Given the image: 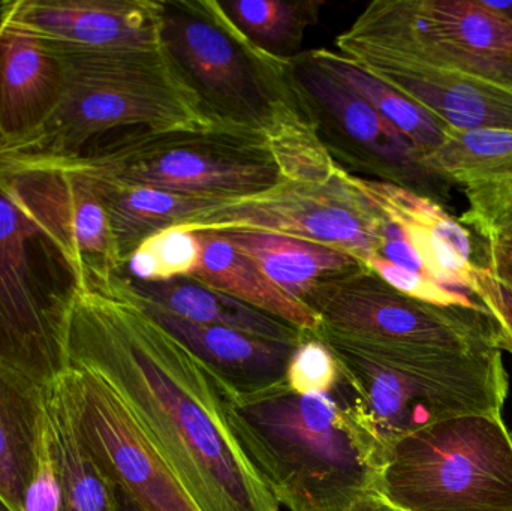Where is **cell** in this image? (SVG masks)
Segmentation results:
<instances>
[{
	"mask_svg": "<svg viewBox=\"0 0 512 511\" xmlns=\"http://www.w3.org/2000/svg\"><path fill=\"white\" fill-rule=\"evenodd\" d=\"M351 26L512 84V20L484 0H376Z\"/></svg>",
	"mask_w": 512,
	"mask_h": 511,
	"instance_id": "obj_13",
	"label": "cell"
},
{
	"mask_svg": "<svg viewBox=\"0 0 512 511\" xmlns=\"http://www.w3.org/2000/svg\"><path fill=\"white\" fill-rule=\"evenodd\" d=\"M81 291L59 237L0 188V365L56 386L69 369L66 339Z\"/></svg>",
	"mask_w": 512,
	"mask_h": 511,
	"instance_id": "obj_5",
	"label": "cell"
},
{
	"mask_svg": "<svg viewBox=\"0 0 512 511\" xmlns=\"http://www.w3.org/2000/svg\"><path fill=\"white\" fill-rule=\"evenodd\" d=\"M50 389L0 365V500L12 511H24L44 461Z\"/></svg>",
	"mask_w": 512,
	"mask_h": 511,
	"instance_id": "obj_22",
	"label": "cell"
},
{
	"mask_svg": "<svg viewBox=\"0 0 512 511\" xmlns=\"http://www.w3.org/2000/svg\"><path fill=\"white\" fill-rule=\"evenodd\" d=\"M367 269L372 270L385 284L390 285L391 288L399 291V293L411 297V299L436 306L484 308L474 297L447 290V288L441 287L436 282L424 278L423 275H418V273L390 263V261L382 258L381 255L373 257L369 264H367Z\"/></svg>",
	"mask_w": 512,
	"mask_h": 511,
	"instance_id": "obj_32",
	"label": "cell"
},
{
	"mask_svg": "<svg viewBox=\"0 0 512 511\" xmlns=\"http://www.w3.org/2000/svg\"><path fill=\"white\" fill-rule=\"evenodd\" d=\"M487 246H489V248L496 249L499 254L504 255L505 258L512 261V221L504 228V231H502L499 236L490 240V242L487 243Z\"/></svg>",
	"mask_w": 512,
	"mask_h": 511,
	"instance_id": "obj_34",
	"label": "cell"
},
{
	"mask_svg": "<svg viewBox=\"0 0 512 511\" xmlns=\"http://www.w3.org/2000/svg\"><path fill=\"white\" fill-rule=\"evenodd\" d=\"M116 492L117 501H119L120 511H146L143 509V507L140 506V504L137 503V501L134 500V498L129 497V495L126 494L125 491H122V489L117 488V486Z\"/></svg>",
	"mask_w": 512,
	"mask_h": 511,
	"instance_id": "obj_35",
	"label": "cell"
},
{
	"mask_svg": "<svg viewBox=\"0 0 512 511\" xmlns=\"http://www.w3.org/2000/svg\"><path fill=\"white\" fill-rule=\"evenodd\" d=\"M119 276L141 302L192 323L230 327L271 341L295 345L309 335L191 278L143 284Z\"/></svg>",
	"mask_w": 512,
	"mask_h": 511,
	"instance_id": "obj_26",
	"label": "cell"
},
{
	"mask_svg": "<svg viewBox=\"0 0 512 511\" xmlns=\"http://www.w3.org/2000/svg\"><path fill=\"white\" fill-rule=\"evenodd\" d=\"M291 80L303 101L318 107L351 143L358 146L397 185L411 188L435 183L411 143L366 99L319 68L309 54L291 57Z\"/></svg>",
	"mask_w": 512,
	"mask_h": 511,
	"instance_id": "obj_17",
	"label": "cell"
},
{
	"mask_svg": "<svg viewBox=\"0 0 512 511\" xmlns=\"http://www.w3.org/2000/svg\"><path fill=\"white\" fill-rule=\"evenodd\" d=\"M222 396L234 435L279 506L343 511L378 491L388 450L343 372L330 393L298 395L282 383Z\"/></svg>",
	"mask_w": 512,
	"mask_h": 511,
	"instance_id": "obj_2",
	"label": "cell"
},
{
	"mask_svg": "<svg viewBox=\"0 0 512 511\" xmlns=\"http://www.w3.org/2000/svg\"><path fill=\"white\" fill-rule=\"evenodd\" d=\"M228 17L258 47L286 57L297 51L307 27L318 21L324 2L301 0H228L221 2Z\"/></svg>",
	"mask_w": 512,
	"mask_h": 511,
	"instance_id": "obj_28",
	"label": "cell"
},
{
	"mask_svg": "<svg viewBox=\"0 0 512 511\" xmlns=\"http://www.w3.org/2000/svg\"><path fill=\"white\" fill-rule=\"evenodd\" d=\"M68 366L98 375L131 411L200 511H280L234 435L221 387L119 275L75 300Z\"/></svg>",
	"mask_w": 512,
	"mask_h": 511,
	"instance_id": "obj_1",
	"label": "cell"
},
{
	"mask_svg": "<svg viewBox=\"0 0 512 511\" xmlns=\"http://www.w3.org/2000/svg\"><path fill=\"white\" fill-rule=\"evenodd\" d=\"M340 378L342 368L331 348L309 333L289 359L285 383L298 395H319L333 392Z\"/></svg>",
	"mask_w": 512,
	"mask_h": 511,
	"instance_id": "obj_30",
	"label": "cell"
},
{
	"mask_svg": "<svg viewBox=\"0 0 512 511\" xmlns=\"http://www.w3.org/2000/svg\"><path fill=\"white\" fill-rule=\"evenodd\" d=\"M65 93L56 45L0 23V143L18 152L53 119Z\"/></svg>",
	"mask_w": 512,
	"mask_h": 511,
	"instance_id": "obj_18",
	"label": "cell"
},
{
	"mask_svg": "<svg viewBox=\"0 0 512 511\" xmlns=\"http://www.w3.org/2000/svg\"><path fill=\"white\" fill-rule=\"evenodd\" d=\"M0 511H12L11 509H9L8 506H6L5 503H3L2 500H0Z\"/></svg>",
	"mask_w": 512,
	"mask_h": 511,
	"instance_id": "obj_37",
	"label": "cell"
},
{
	"mask_svg": "<svg viewBox=\"0 0 512 511\" xmlns=\"http://www.w3.org/2000/svg\"><path fill=\"white\" fill-rule=\"evenodd\" d=\"M351 182L382 218L402 228L433 282L475 299L472 237L465 225L447 213L438 201L415 189L354 174Z\"/></svg>",
	"mask_w": 512,
	"mask_h": 511,
	"instance_id": "obj_19",
	"label": "cell"
},
{
	"mask_svg": "<svg viewBox=\"0 0 512 511\" xmlns=\"http://www.w3.org/2000/svg\"><path fill=\"white\" fill-rule=\"evenodd\" d=\"M164 41L218 122L265 129L297 101L291 57L254 44L216 0L164 2Z\"/></svg>",
	"mask_w": 512,
	"mask_h": 511,
	"instance_id": "obj_8",
	"label": "cell"
},
{
	"mask_svg": "<svg viewBox=\"0 0 512 511\" xmlns=\"http://www.w3.org/2000/svg\"><path fill=\"white\" fill-rule=\"evenodd\" d=\"M81 173L87 177L107 212L120 269L147 237L153 236L164 228L189 221L203 210L210 209L222 200H227V198L180 194V192L165 191V189L137 185V183L101 179V177L89 176L84 171Z\"/></svg>",
	"mask_w": 512,
	"mask_h": 511,
	"instance_id": "obj_23",
	"label": "cell"
},
{
	"mask_svg": "<svg viewBox=\"0 0 512 511\" xmlns=\"http://www.w3.org/2000/svg\"><path fill=\"white\" fill-rule=\"evenodd\" d=\"M164 2L8 0L0 23L75 50H116L164 42Z\"/></svg>",
	"mask_w": 512,
	"mask_h": 511,
	"instance_id": "obj_15",
	"label": "cell"
},
{
	"mask_svg": "<svg viewBox=\"0 0 512 511\" xmlns=\"http://www.w3.org/2000/svg\"><path fill=\"white\" fill-rule=\"evenodd\" d=\"M66 158L89 176L203 197H246L283 179L264 134L225 122L200 131H122Z\"/></svg>",
	"mask_w": 512,
	"mask_h": 511,
	"instance_id": "obj_6",
	"label": "cell"
},
{
	"mask_svg": "<svg viewBox=\"0 0 512 511\" xmlns=\"http://www.w3.org/2000/svg\"><path fill=\"white\" fill-rule=\"evenodd\" d=\"M140 303L156 323L200 360L225 395L246 398L285 383L289 359L298 344L271 341L230 327L192 323Z\"/></svg>",
	"mask_w": 512,
	"mask_h": 511,
	"instance_id": "obj_20",
	"label": "cell"
},
{
	"mask_svg": "<svg viewBox=\"0 0 512 511\" xmlns=\"http://www.w3.org/2000/svg\"><path fill=\"white\" fill-rule=\"evenodd\" d=\"M343 511H403L388 501L381 492H367L363 497L358 498L354 504Z\"/></svg>",
	"mask_w": 512,
	"mask_h": 511,
	"instance_id": "obj_33",
	"label": "cell"
},
{
	"mask_svg": "<svg viewBox=\"0 0 512 511\" xmlns=\"http://www.w3.org/2000/svg\"><path fill=\"white\" fill-rule=\"evenodd\" d=\"M472 291L498 329L499 350L512 354V261L487 246V263L475 266Z\"/></svg>",
	"mask_w": 512,
	"mask_h": 511,
	"instance_id": "obj_29",
	"label": "cell"
},
{
	"mask_svg": "<svg viewBox=\"0 0 512 511\" xmlns=\"http://www.w3.org/2000/svg\"><path fill=\"white\" fill-rule=\"evenodd\" d=\"M319 339L339 360L388 455L397 441L436 423L502 416L510 389L502 351Z\"/></svg>",
	"mask_w": 512,
	"mask_h": 511,
	"instance_id": "obj_4",
	"label": "cell"
},
{
	"mask_svg": "<svg viewBox=\"0 0 512 511\" xmlns=\"http://www.w3.org/2000/svg\"><path fill=\"white\" fill-rule=\"evenodd\" d=\"M216 233L251 258L280 290L306 305L322 285L366 267L345 252L282 234L261 231Z\"/></svg>",
	"mask_w": 512,
	"mask_h": 511,
	"instance_id": "obj_25",
	"label": "cell"
},
{
	"mask_svg": "<svg viewBox=\"0 0 512 511\" xmlns=\"http://www.w3.org/2000/svg\"><path fill=\"white\" fill-rule=\"evenodd\" d=\"M378 492L403 511H512V435L502 416L421 429L391 447Z\"/></svg>",
	"mask_w": 512,
	"mask_h": 511,
	"instance_id": "obj_7",
	"label": "cell"
},
{
	"mask_svg": "<svg viewBox=\"0 0 512 511\" xmlns=\"http://www.w3.org/2000/svg\"><path fill=\"white\" fill-rule=\"evenodd\" d=\"M309 57L319 68L333 75L348 89L354 90L361 98L366 99L387 122H390L409 143L417 150L420 158L435 152L445 137L447 126L439 122L432 114L427 113L420 105L397 92L384 81L358 68L337 51H309Z\"/></svg>",
	"mask_w": 512,
	"mask_h": 511,
	"instance_id": "obj_27",
	"label": "cell"
},
{
	"mask_svg": "<svg viewBox=\"0 0 512 511\" xmlns=\"http://www.w3.org/2000/svg\"><path fill=\"white\" fill-rule=\"evenodd\" d=\"M484 3H486L487 6H490V8L501 12V14L507 15V17L512 20V0L511 2H493V0H484Z\"/></svg>",
	"mask_w": 512,
	"mask_h": 511,
	"instance_id": "obj_36",
	"label": "cell"
},
{
	"mask_svg": "<svg viewBox=\"0 0 512 511\" xmlns=\"http://www.w3.org/2000/svg\"><path fill=\"white\" fill-rule=\"evenodd\" d=\"M141 248L152 254L158 264L159 281L191 278L201 260L200 237L180 225L164 228L147 237Z\"/></svg>",
	"mask_w": 512,
	"mask_h": 511,
	"instance_id": "obj_31",
	"label": "cell"
},
{
	"mask_svg": "<svg viewBox=\"0 0 512 511\" xmlns=\"http://www.w3.org/2000/svg\"><path fill=\"white\" fill-rule=\"evenodd\" d=\"M56 48L65 65L62 104L18 152L66 158L111 132L200 131L221 123L165 41L116 50Z\"/></svg>",
	"mask_w": 512,
	"mask_h": 511,
	"instance_id": "obj_3",
	"label": "cell"
},
{
	"mask_svg": "<svg viewBox=\"0 0 512 511\" xmlns=\"http://www.w3.org/2000/svg\"><path fill=\"white\" fill-rule=\"evenodd\" d=\"M0 188L59 237L77 263L83 290H101L120 272L107 212L71 159L2 153Z\"/></svg>",
	"mask_w": 512,
	"mask_h": 511,
	"instance_id": "obj_11",
	"label": "cell"
},
{
	"mask_svg": "<svg viewBox=\"0 0 512 511\" xmlns=\"http://www.w3.org/2000/svg\"><path fill=\"white\" fill-rule=\"evenodd\" d=\"M56 387L81 443L117 488L146 511H200L131 411L98 375L69 368Z\"/></svg>",
	"mask_w": 512,
	"mask_h": 511,
	"instance_id": "obj_12",
	"label": "cell"
},
{
	"mask_svg": "<svg viewBox=\"0 0 512 511\" xmlns=\"http://www.w3.org/2000/svg\"><path fill=\"white\" fill-rule=\"evenodd\" d=\"M2 153H5V147H3V144L0 143V155H2Z\"/></svg>",
	"mask_w": 512,
	"mask_h": 511,
	"instance_id": "obj_38",
	"label": "cell"
},
{
	"mask_svg": "<svg viewBox=\"0 0 512 511\" xmlns=\"http://www.w3.org/2000/svg\"><path fill=\"white\" fill-rule=\"evenodd\" d=\"M309 306L321 318L316 338L499 350L498 329L486 308L436 306L411 299L367 267L322 285Z\"/></svg>",
	"mask_w": 512,
	"mask_h": 511,
	"instance_id": "obj_10",
	"label": "cell"
},
{
	"mask_svg": "<svg viewBox=\"0 0 512 511\" xmlns=\"http://www.w3.org/2000/svg\"><path fill=\"white\" fill-rule=\"evenodd\" d=\"M337 53L406 98L447 128L512 129V84L487 80L432 59L408 45L349 27Z\"/></svg>",
	"mask_w": 512,
	"mask_h": 511,
	"instance_id": "obj_14",
	"label": "cell"
},
{
	"mask_svg": "<svg viewBox=\"0 0 512 511\" xmlns=\"http://www.w3.org/2000/svg\"><path fill=\"white\" fill-rule=\"evenodd\" d=\"M195 233V231H194ZM201 260L191 279L221 291L277 320L315 335L321 318L306 303L280 290L258 266L216 231H198Z\"/></svg>",
	"mask_w": 512,
	"mask_h": 511,
	"instance_id": "obj_24",
	"label": "cell"
},
{
	"mask_svg": "<svg viewBox=\"0 0 512 511\" xmlns=\"http://www.w3.org/2000/svg\"><path fill=\"white\" fill-rule=\"evenodd\" d=\"M438 179L456 185L469 207L460 224L487 243L512 221V129H445L441 146L421 159Z\"/></svg>",
	"mask_w": 512,
	"mask_h": 511,
	"instance_id": "obj_16",
	"label": "cell"
},
{
	"mask_svg": "<svg viewBox=\"0 0 512 511\" xmlns=\"http://www.w3.org/2000/svg\"><path fill=\"white\" fill-rule=\"evenodd\" d=\"M24 511H120L116 486L81 443L56 386L48 393L44 461Z\"/></svg>",
	"mask_w": 512,
	"mask_h": 511,
	"instance_id": "obj_21",
	"label": "cell"
},
{
	"mask_svg": "<svg viewBox=\"0 0 512 511\" xmlns=\"http://www.w3.org/2000/svg\"><path fill=\"white\" fill-rule=\"evenodd\" d=\"M195 231H261L319 243L367 267L381 249L382 216L340 171L328 180L282 179L246 197L227 198L179 224Z\"/></svg>",
	"mask_w": 512,
	"mask_h": 511,
	"instance_id": "obj_9",
	"label": "cell"
}]
</instances>
